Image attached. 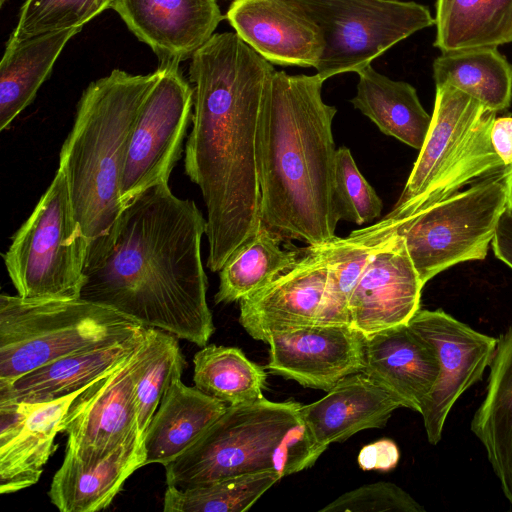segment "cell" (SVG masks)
Returning <instances> with one entry per match:
<instances>
[{"mask_svg":"<svg viewBox=\"0 0 512 512\" xmlns=\"http://www.w3.org/2000/svg\"><path fill=\"white\" fill-rule=\"evenodd\" d=\"M274 72L235 32L214 33L191 57L184 168L206 206L212 272L260 228L261 136Z\"/></svg>","mask_w":512,"mask_h":512,"instance_id":"6da1fadb","label":"cell"},{"mask_svg":"<svg viewBox=\"0 0 512 512\" xmlns=\"http://www.w3.org/2000/svg\"><path fill=\"white\" fill-rule=\"evenodd\" d=\"M207 223L168 182L130 200L89 242L80 298L204 347L215 331L201 259Z\"/></svg>","mask_w":512,"mask_h":512,"instance_id":"7a4b0ae2","label":"cell"},{"mask_svg":"<svg viewBox=\"0 0 512 512\" xmlns=\"http://www.w3.org/2000/svg\"><path fill=\"white\" fill-rule=\"evenodd\" d=\"M315 75L273 74L261 136L260 226L282 242L332 240L340 215L334 190L337 109Z\"/></svg>","mask_w":512,"mask_h":512,"instance_id":"3957f363","label":"cell"},{"mask_svg":"<svg viewBox=\"0 0 512 512\" xmlns=\"http://www.w3.org/2000/svg\"><path fill=\"white\" fill-rule=\"evenodd\" d=\"M157 76V70L133 75L115 69L91 82L80 98L58 168L89 242L108 233L121 214L120 183L130 133Z\"/></svg>","mask_w":512,"mask_h":512,"instance_id":"277c9868","label":"cell"},{"mask_svg":"<svg viewBox=\"0 0 512 512\" xmlns=\"http://www.w3.org/2000/svg\"><path fill=\"white\" fill-rule=\"evenodd\" d=\"M301 406L264 397L228 406L188 450L164 466L166 484L187 488L259 472L283 478L313 466L328 447L312 435Z\"/></svg>","mask_w":512,"mask_h":512,"instance_id":"5b68a950","label":"cell"},{"mask_svg":"<svg viewBox=\"0 0 512 512\" xmlns=\"http://www.w3.org/2000/svg\"><path fill=\"white\" fill-rule=\"evenodd\" d=\"M146 327L124 314L78 299L0 296V385L54 360L126 341Z\"/></svg>","mask_w":512,"mask_h":512,"instance_id":"8992f818","label":"cell"},{"mask_svg":"<svg viewBox=\"0 0 512 512\" xmlns=\"http://www.w3.org/2000/svg\"><path fill=\"white\" fill-rule=\"evenodd\" d=\"M495 118V112L461 90L437 86L428 134L386 217L409 216L475 179L506 170L491 141Z\"/></svg>","mask_w":512,"mask_h":512,"instance_id":"52a82bcc","label":"cell"},{"mask_svg":"<svg viewBox=\"0 0 512 512\" xmlns=\"http://www.w3.org/2000/svg\"><path fill=\"white\" fill-rule=\"evenodd\" d=\"M88 245L58 168L3 255L17 295L29 300L80 298Z\"/></svg>","mask_w":512,"mask_h":512,"instance_id":"ba28073f","label":"cell"},{"mask_svg":"<svg viewBox=\"0 0 512 512\" xmlns=\"http://www.w3.org/2000/svg\"><path fill=\"white\" fill-rule=\"evenodd\" d=\"M505 177L506 170L409 216L384 217L403 239L424 285L455 264L486 257L507 207Z\"/></svg>","mask_w":512,"mask_h":512,"instance_id":"9c48e42d","label":"cell"},{"mask_svg":"<svg viewBox=\"0 0 512 512\" xmlns=\"http://www.w3.org/2000/svg\"><path fill=\"white\" fill-rule=\"evenodd\" d=\"M324 38L315 67L325 81L362 68L410 35L435 24L429 9L402 0H296Z\"/></svg>","mask_w":512,"mask_h":512,"instance_id":"30bf717a","label":"cell"},{"mask_svg":"<svg viewBox=\"0 0 512 512\" xmlns=\"http://www.w3.org/2000/svg\"><path fill=\"white\" fill-rule=\"evenodd\" d=\"M130 133L120 183L124 206L146 189L169 182L192 120L193 87L178 62L162 61Z\"/></svg>","mask_w":512,"mask_h":512,"instance_id":"8fae6325","label":"cell"},{"mask_svg":"<svg viewBox=\"0 0 512 512\" xmlns=\"http://www.w3.org/2000/svg\"><path fill=\"white\" fill-rule=\"evenodd\" d=\"M408 325L433 346L439 360L438 379L420 412L428 442L436 445L456 401L489 367L498 338L474 330L442 309H419Z\"/></svg>","mask_w":512,"mask_h":512,"instance_id":"7c38bea8","label":"cell"},{"mask_svg":"<svg viewBox=\"0 0 512 512\" xmlns=\"http://www.w3.org/2000/svg\"><path fill=\"white\" fill-rule=\"evenodd\" d=\"M145 340L72 402L62 422L68 436L65 453L93 463L138 432L135 384Z\"/></svg>","mask_w":512,"mask_h":512,"instance_id":"4fadbf2b","label":"cell"},{"mask_svg":"<svg viewBox=\"0 0 512 512\" xmlns=\"http://www.w3.org/2000/svg\"><path fill=\"white\" fill-rule=\"evenodd\" d=\"M328 277L325 245L299 248L296 259L265 286L241 299L239 322L255 340L316 323Z\"/></svg>","mask_w":512,"mask_h":512,"instance_id":"5bb4252c","label":"cell"},{"mask_svg":"<svg viewBox=\"0 0 512 512\" xmlns=\"http://www.w3.org/2000/svg\"><path fill=\"white\" fill-rule=\"evenodd\" d=\"M385 220L389 232L370 254L348 304L350 325L364 337L408 324L424 287L403 239Z\"/></svg>","mask_w":512,"mask_h":512,"instance_id":"9a60e30c","label":"cell"},{"mask_svg":"<svg viewBox=\"0 0 512 512\" xmlns=\"http://www.w3.org/2000/svg\"><path fill=\"white\" fill-rule=\"evenodd\" d=\"M365 337L348 325L312 324L275 333L267 368L306 388L329 391L364 369Z\"/></svg>","mask_w":512,"mask_h":512,"instance_id":"2e32d148","label":"cell"},{"mask_svg":"<svg viewBox=\"0 0 512 512\" xmlns=\"http://www.w3.org/2000/svg\"><path fill=\"white\" fill-rule=\"evenodd\" d=\"M225 17L272 64L315 68L322 56L321 29L296 0H233Z\"/></svg>","mask_w":512,"mask_h":512,"instance_id":"e0dca14e","label":"cell"},{"mask_svg":"<svg viewBox=\"0 0 512 512\" xmlns=\"http://www.w3.org/2000/svg\"><path fill=\"white\" fill-rule=\"evenodd\" d=\"M89 385L48 402H0L2 494L15 493L38 482L45 464L57 448L54 440L62 432L64 416L75 398Z\"/></svg>","mask_w":512,"mask_h":512,"instance_id":"ac0fdd59","label":"cell"},{"mask_svg":"<svg viewBox=\"0 0 512 512\" xmlns=\"http://www.w3.org/2000/svg\"><path fill=\"white\" fill-rule=\"evenodd\" d=\"M111 8L160 62L192 57L224 18L217 0H113Z\"/></svg>","mask_w":512,"mask_h":512,"instance_id":"d6986e66","label":"cell"},{"mask_svg":"<svg viewBox=\"0 0 512 512\" xmlns=\"http://www.w3.org/2000/svg\"><path fill=\"white\" fill-rule=\"evenodd\" d=\"M364 362L363 373L418 413L440 372L435 349L408 324L365 337Z\"/></svg>","mask_w":512,"mask_h":512,"instance_id":"ffe728a7","label":"cell"},{"mask_svg":"<svg viewBox=\"0 0 512 512\" xmlns=\"http://www.w3.org/2000/svg\"><path fill=\"white\" fill-rule=\"evenodd\" d=\"M401 403L363 372L341 379L321 399L303 405L300 413L321 444L343 442L366 429L384 427Z\"/></svg>","mask_w":512,"mask_h":512,"instance_id":"44dd1931","label":"cell"},{"mask_svg":"<svg viewBox=\"0 0 512 512\" xmlns=\"http://www.w3.org/2000/svg\"><path fill=\"white\" fill-rule=\"evenodd\" d=\"M146 465L144 438L134 433L107 457L86 463L65 453L52 478L48 496L62 512H95L107 508L125 481Z\"/></svg>","mask_w":512,"mask_h":512,"instance_id":"7402d4cb","label":"cell"},{"mask_svg":"<svg viewBox=\"0 0 512 512\" xmlns=\"http://www.w3.org/2000/svg\"><path fill=\"white\" fill-rule=\"evenodd\" d=\"M146 329L126 341L59 358L0 385V402H48L77 392L132 354L144 341Z\"/></svg>","mask_w":512,"mask_h":512,"instance_id":"603a6c76","label":"cell"},{"mask_svg":"<svg viewBox=\"0 0 512 512\" xmlns=\"http://www.w3.org/2000/svg\"><path fill=\"white\" fill-rule=\"evenodd\" d=\"M221 401L176 379L144 434L146 465L166 466L188 450L226 411Z\"/></svg>","mask_w":512,"mask_h":512,"instance_id":"cb8c5ba5","label":"cell"},{"mask_svg":"<svg viewBox=\"0 0 512 512\" xmlns=\"http://www.w3.org/2000/svg\"><path fill=\"white\" fill-rule=\"evenodd\" d=\"M485 395L470 428L512 503V326L497 341Z\"/></svg>","mask_w":512,"mask_h":512,"instance_id":"d4e9b609","label":"cell"},{"mask_svg":"<svg viewBox=\"0 0 512 512\" xmlns=\"http://www.w3.org/2000/svg\"><path fill=\"white\" fill-rule=\"evenodd\" d=\"M82 27L50 32L23 40H11L0 63V130L34 100L67 42Z\"/></svg>","mask_w":512,"mask_h":512,"instance_id":"484cf974","label":"cell"},{"mask_svg":"<svg viewBox=\"0 0 512 512\" xmlns=\"http://www.w3.org/2000/svg\"><path fill=\"white\" fill-rule=\"evenodd\" d=\"M359 81L353 106L388 136L420 150L428 134L431 116L423 108L416 89L367 65L357 72Z\"/></svg>","mask_w":512,"mask_h":512,"instance_id":"4316f807","label":"cell"},{"mask_svg":"<svg viewBox=\"0 0 512 512\" xmlns=\"http://www.w3.org/2000/svg\"><path fill=\"white\" fill-rule=\"evenodd\" d=\"M434 46L441 53L512 42V0H436Z\"/></svg>","mask_w":512,"mask_h":512,"instance_id":"83f0119b","label":"cell"},{"mask_svg":"<svg viewBox=\"0 0 512 512\" xmlns=\"http://www.w3.org/2000/svg\"><path fill=\"white\" fill-rule=\"evenodd\" d=\"M435 86H452L489 110H507L512 102V64L495 47L442 53L433 61Z\"/></svg>","mask_w":512,"mask_h":512,"instance_id":"f1b7e54d","label":"cell"},{"mask_svg":"<svg viewBox=\"0 0 512 512\" xmlns=\"http://www.w3.org/2000/svg\"><path fill=\"white\" fill-rule=\"evenodd\" d=\"M389 232L382 219L355 230L346 238L334 237L324 243L328 277L315 324L350 325L349 300L368 258Z\"/></svg>","mask_w":512,"mask_h":512,"instance_id":"f546056e","label":"cell"},{"mask_svg":"<svg viewBox=\"0 0 512 512\" xmlns=\"http://www.w3.org/2000/svg\"><path fill=\"white\" fill-rule=\"evenodd\" d=\"M281 243L282 241L260 226L220 269L215 303L240 301L265 286L289 266L296 259L299 248H281Z\"/></svg>","mask_w":512,"mask_h":512,"instance_id":"4dcf8cb0","label":"cell"},{"mask_svg":"<svg viewBox=\"0 0 512 512\" xmlns=\"http://www.w3.org/2000/svg\"><path fill=\"white\" fill-rule=\"evenodd\" d=\"M195 387L226 406L263 398L267 373L236 347L206 345L193 358Z\"/></svg>","mask_w":512,"mask_h":512,"instance_id":"1f68e13d","label":"cell"},{"mask_svg":"<svg viewBox=\"0 0 512 512\" xmlns=\"http://www.w3.org/2000/svg\"><path fill=\"white\" fill-rule=\"evenodd\" d=\"M280 479L276 473L259 472L187 488L167 485L163 511L243 512Z\"/></svg>","mask_w":512,"mask_h":512,"instance_id":"d6a6232c","label":"cell"},{"mask_svg":"<svg viewBox=\"0 0 512 512\" xmlns=\"http://www.w3.org/2000/svg\"><path fill=\"white\" fill-rule=\"evenodd\" d=\"M178 339L163 330L146 329L135 384L138 432L143 438L166 390L187 365Z\"/></svg>","mask_w":512,"mask_h":512,"instance_id":"836d02e7","label":"cell"},{"mask_svg":"<svg viewBox=\"0 0 512 512\" xmlns=\"http://www.w3.org/2000/svg\"><path fill=\"white\" fill-rule=\"evenodd\" d=\"M113 0H25L11 40L82 27L111 8Z\"/></svg>","mask_w":512,"mask_h":512,"instance_id":"e575fe53","label":"cell"},{"mask_svg":"<svg viewBox=\"0 0 512 512\" xmlns=\"http://www.w3.org/2000/svg\"><path fill=\"white\" fill-rule=\"evenodd\" d=\"M334 190L341 220L362 225L380 216L382 200L363 177L351 151L345 146L336 151Z\"/></svg>","mask_w":512,"mask_h":512,"instance_id":"d590c367","label":"cell"},{"mask_svg":"<svg viewBox=\"0 0 512 512\" xmlns=\"http://www.w3.org/2000/svg\"><path fill=\"white\" fill-rule=\"evenodd\" d=\"M370 511L423 512L425 509L401 487L385 481L348 491L320 509V512Z\"/></svg>","mask_w":512,"mask_h":512,"instance_id":"8d00e7d4","label":"cell"},{"mask_svg":"<svg viewBox=\"0 0 512 512\" xmlns=\"http://www.w3.org/2000/svg\"><path fill=\"white\" fill-rule=\"evenodd\" d=\"M400 452L396 443L390 439H381L364 446L358 454V464L362 470L389 471L399 461Z\"/></svg>","mask_w":512,"mask_h":512,"instance_id":"74e56055","label":"cell"},{"mask_svg":"<svg viewBox=\"0 0 512 512\" xmlns=\"http://www.w3.org/2000/svg\"><path fill=\"white\" fill-rule=\"evenodd\" d=\"M491 141L504 165H512V117L495 118L491 129Z\"/></svg>","mask_w":512,"mask_h":512,"instance_id":"f35d334b","label":"cell"},{"mask_svg":"<svg viewBox=\"0 0 512 512\" xmlns=\"http://www.w3.org/2000/svg\"><path fill=\"white\" fill-rule=\"evenodd\" d=\"M492 248L496 257L512 268V212L507 207L499 218Z\"/></svg>","mask_w":512,"mask_h":512,"instance_id":"ab89813d","label":"cell"},{"mask_svg":"<svg viewBox=\"0 0 512 512\" xmlns=\"http://www.w3.org/2000/svg\"><path fill=\"white\" fill-rule=\"evenodd\" d=\"M506 193H507V208L512 212V165L506 169Z\"/></svg>","mask_w":512,"mask_h":512,"instance_id":"60d3db41","label":"cell"},{"mask_svg":"<svg viewBox=\"0 0 512 512\" xmlns=\"http://www.w3.org/2000/svg\"><path fill=\"white\" fill-rule=\"evenodd\" d=\"M6 0H0V6L2 7Z\"/></svg>","mask_w":512,"mask_h":512,"instance_id":"b9f144b4","label":"cell"},{"mask_svg":"<svg viewBox=\"0 0 512 512\" xmlns=\"http://www.w3.org/2000/svg\"><path fill=\"white\" fill-rule=\"evenodd\" d=\"M233 1V0H232Z\"/></svg>","mask_w":512,"mask_h":512,"instance_id":"7bdbcfd3","label":"cell"}]
</instances>
